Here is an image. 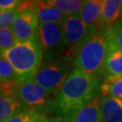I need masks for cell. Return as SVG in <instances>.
Returning <instances> with one entry per match:
<instances>
[{"mask_svg":"<svg viewBox=\"0 0 122 122\" xmlns=\"http://www.w3.org/2000/svg\"><path fill=\"white\" fill-rule=\"evenodd\" d=\"M101 80L74 70L55 96V113L69 118L100 94Z\"/></svg>","mask_w":122,"mask_h":122,"instance_id":"1","label":"cell"},{"mask_svg":"<svg viewBox=\"0 0 122 122\" xmlns=\"http://www.w3.org/2000/svg\"><path fill=\"white\" fill-rule=\"evenodd\" d=\"M109 47V29L99 28L72 53L74 70L101 80Z\"/></svg>","mask_w":122,"mask_h":122,"instance_id":"2","label":"cell"},{"mask_svg":"<svg viewBox=\"0 0 122 122\" xmlns=\"http://www.w3.org/2000/svg\"><path fill=\"white\" fill-rule=\"evenodd\" d=\"M16 74V83L32 81L44 62V51L39 41L17 43L3 52Z\"/></svg>","mask_w":122,"mask_h":122,"instance_id":"3","label":"cell"},{"mask_svg":"<svg viewBox=\"0 0 122 122\" xmlns=\"http://www.w3.org/2000/svg\"><path fill=\"white\" fill-rule=\"evenodd\" d=\"M2 88L15 98L25 109L45 117L55 113V97L33 81Z\"/></svg>","mask_w":122,"mask_h":122,"instance_id":"4","label":"cell"},{"mask_svg":"<svg viewBox=\"0 0 122 122\" xmlns=\"http://www.w3.org/2000/svg\"><path fill=\"white\" fill-rule=\"evenodd\" d=\"M73 71V58L66 54L55 61L43 62L32 81L55 97Z\"/></svg>","mask_w":122,"mask_h":122,"instance_id":"5","label":"cell"},{"mask_svg":"<svg viewBox=\"0 0 122 122\" xmlns=\"http://www.w3.org/2000/svg\"><path fill=\"white\" fill-rule=\"evenodd\" d=\"M19 12L12 30L17 43L39 41V20L37 17L36 1H21L17 6Z\"/></svg>","mask_w":122,"mask_h":122,"instance_id":"6","label":"cell"},{"mask_svg":"<svg viewBox=\"0 0 122 122\" xmlns=\"http://www.w3.org/2000/svg\"><path fill=\"white\" fill-rule=\"evenodd\" d=\"M39 42L44 51V61L48 62L63 57L67 50L61 25L59 24H39Z\"/></svg>","mask_w":122,"mask_h":122,"instance_id":"7","label":"cell"},{"mask_svg":"<svg viewBox=\"0 0 122 122\" xmlns=\"http://www.w3.org/2000/svg\"><path fill=\"white\" fill-rule=\"evenodd\" d=\"M61 25L66 48L69 51L68 55L71 56L85 40L98 30L95 26L85 24L78 15L67 16Z\"/></svg>","mask_w":122,"mask_h":122,"instance_id":"8","label":"cell"},{"mask_svg":"<svg viewBox=\"0 0 122 122\" xmlns=\"http://www.w3.org/2000/svg\"><path fill=\"white\" fill-rule=\"evenodd\" d=\"M122 78V52L115 45L109 35V47L105 60L101 81H111Z\"/></svg>","mask_w":122,"mask_h":122,"instance_id":"9","label":"cell"},{"mask_svg":"<svg viewBox=\"0 0 122 122\" xmlns=\"http://www.w3.org/2000/svg\"><path fill=\"white\" fill-rule=\"evenodd\" d=\"M101 98V94L93 98L70 116L68 119L71 122H100Z\"/></svg>","mask_w":122,"mask_h":122,"instance_id":"10","label":"cell"},{"mask_svg":"<svg viewBox=\"0 0 122 122\" xmlns=\"http://www.w3.org/2000/svg\"><path fill=\"white\" fill-rule=\"evenodd\" d=\"M121 11L122 0H103L100 28H111L120 19Z\"/></svg>","mask_w":122,"mask_h":122,"instance_id":"11","label":"cell"},{"mask_svg":"<svg viewBox=\"0 0 122 122\" xmlns=\"http://www.w3.org/2000/svg\"><path fill=\"white\" fill-rule=\"evenodd\" d=\"M100 122H122V100L102 96Z\"/></svg>","mask_w":122,"mask_h":122,"instance_id":"12","label":"cell"},{"mask_svg":"<svg viewBox=\"0 0 122 122\" xmlns=\"http://www.w3.org/2000/svg\"><path fill=\"white\" fill-rule=\"evenodd\" d=\"M102 9L101 0H86L79 14V17L89 25L100 27V16Z\"/></svg>","mask_w":122,"mask_h":122,"instance_id":"13","label":"cell"},{"mask_svg":"<svg viewBox=\"0 0 122 122\" xmlns=\"http://www.w3.org/2000/svg\"><path fill=\"white\" fill-rule=\"evenodd\" d=\"M25 108L3 88L0 90V122H5Z\"/></svg>","mask_w":122,"mask_h":122,"instance_id":"14","label":"cell"},{"mask_svg":"<svg viewBox=\"0 0 122 122\" xmlns=\"http://www.w3.org/2000/svg\"><path fill=\"white\" fill-rule=\"evenodd\" d=\"M37 17L39 24H59L61 25L67 17L64 14L53 7L46 1H36Z\"/></svg>","mask_w":122,"mask_h":122,"instance_id":"15","label":"cell"},{"mask_svg":"<svg viewBox=\"0 0 122 122\" xmlns=\"http://www.w3.org/2000/svg\"><path fill=\"white\" fill-rule=\"evenodd\" d=\"M50 5L58 9L66 16L79 15L82 8L84 2L83 0H46Z\"/></svg>","mask_w":122,"mask_h":122,"instance_id":"16","label":"cell"},{"mask_svg":"<svg viewBox=\"0 0 122 122\" xmlns=\"http://www.w3.org/2000/svg\"><path fill=\"white\" fill-rule=\"evenodd\" d=\"M0 81L3 87H7L15 84L17 81L16 74L12 65L5 57H0Z\"/></svg>","mask_w":122,"mask_h":122,"instance_id":"17","label":"cell"},{"mask_svg":"<svg viewBox=\"0 0 122 122\" xmlns=\"http://www.w3.org/2000/svg\"><path fill=\"white\" fill-rule=\"evenodd\" d=\"M100 94L102 96L110 97L122 100V78L111 81L101 82Z\"/></svg>","mask_w":122,"mask_h":122,"instance_id":"18","label":"cell"},{"mask_svg":"<svg viewBox=\"0 0 122 122\" xmlns=\"http://www.w3.org/2000/svg\"><path fill=\"white\" fill-rule=\"evenodd\" d=\"M46 118L48 117L25 109L20 110L5 122H44Z\"/></svg>","mask_w":122,"mask_h":122,"instance_id":"19","label":"cell"},{"mask_svg":"<svg viewBox=\"0 0 122 122\" xmlns=\"http://www.w3.org/2000/svg\"><path fill=\"white\" fill-rule=\"evenodd\" d=\"M17 44L12 28L0 29V50L5 52Z\"/></svg>","mask_w":122,"mask_h":122,"instance_id":"20","label":"cell"},{"mask_svg":"<svg viewBox=\"0 0 122 122\" xmlns=\"http://www.w3.org/2000/svg\"><path fill=\"white\" fill-rule=\"evenodd\" d=\"M110 39L122 52V19H119L111 28L109 29Z\"/></svg>","mask_w":122,"mask_h":122,"instance_id":"21","label":"cell"},{"mask_svg":"<svg viewBox=\"0 0 122 122\" xmlns=\"http://www.w3.org/2000/svg\"><path fill=\"white\" fill-rule=\"evenodd\" d=\"M18 15H19V12H18L17 8L3 12L1 18H0V29L12 28Z\"/></svg>","mask_w":122,"mask_h":122,"instance_id":"22","label":"cell"},{"mask_svg":"<svg viewBox=\"0 0 122 122\" xmlns=\"http://www.w3.org/2000/svg\"><path fill=\"white\" fill-rule=\"evenodd\" d=\"M21 1L18 0H0V10L1 11H9L17 8Z\"/></svg>","mask_w":122,"mask_h":122,"instance_id":"23","label":"cell"},{"mask_svg":"<svg viewBox=\"0 0 122 122\" xmlns=\"http://www.w3.org/2000/svg\"><path fill=\"white\" fill-rule=\"evenodd\" d=\"M44 122H71L65 117H62L60 115H52L48 118H46Z\"/></svg>","mask_w":122,"mask_h":122,"instance_id":"24","label":"cell"},{"mask_svg":"<svg viewBox=\"0 0 122 122\" xmlns=\"http://www.w3.org/2000/svg\"><path fill=\"white\" fill-rule=\"evenodd\" d=\"M2 14H3V11H1V10H0V18H1V15H2Z\"/></svg>","mask_w":122,"mask_h":122,"instance_id":"25","label":"cell"},{"mask_svg":"<svg viewBox=\"0 0 122 122\" xmlns=\"http://www.w3.org/2000/svg\"><path fill=\"white\" fill-rule=\"evenodd\" d=\"M2 53H3V52H2V51H1V50H0V57L2 56Z\"/></svg>","mask_w":122,"mask_h":122,"instance_id":"26","label":"cell"},{"mask_svg":"<svg viewBox=\"0 0 122 122\" xmlns=\"http://www.w3.org/2000/svg\"><path fill=\"white\" fill-rule=\"evenodd\" d=\"M0 86H2V87H3V84H2V81H0Z\"/></svg>","mask_w":122,"mask_h":122,"instance_id":"27","label":"cell"},{"mask_svg":"<svg viewBox=\"0 0 122 122\" xmlns=\"http://www.w3.org/2000/svg\"><path fill=\"white\" fill-rule=\"evenodd\" d=\"M120 19H122V11H121V16H120Z\"/></svg>","mask_w":122,"mask_h":122,"instance_id":"28","label":"cell"},{"mask_svg":"<svg viewBox=\"0 0 122 122\" xmlns=\"http://www.w3.org/2000/svg\"><path fill=\"white\" fill-rule=\"evenodd\" d=\"M1 89H2V86H0V90H1Z\"/></svg>","mask_w":122,"mask_h":122,"instance_id":"29","label":"cell"}]
</instances>
